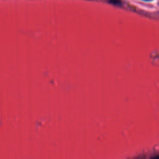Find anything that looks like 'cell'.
Returning <instances> with one entry per match:
<instances>
[{"label":"cell","instance_id":"1","mask_svg":"<svg viewBox=\"0 0 159 159\" xmlns=\"http://www.w3.org/2000/svg\"><path fill=\"white\" fill-rule=\"evenodd\" d=\"M108 3L115 6H121L123 3L121 0H108Z\"/></svg>","mask_w":159,"mask_h":159},{"label":"cell","instance_id":"2","mask_svg":"<svg viewBox=\"0 0 159 159\" xmlns=\"http://www.w3.org/2000/svg\"><path fill=\"white\" fill-rule=\"evenodd\" d=\"M143 1H146V2H150V1H152V0H143Z\"/></svg>","mask_w":159,"mask_h":159}]
</instances>
